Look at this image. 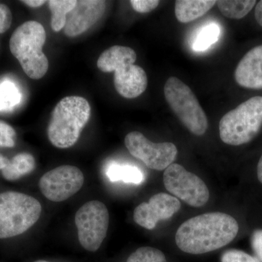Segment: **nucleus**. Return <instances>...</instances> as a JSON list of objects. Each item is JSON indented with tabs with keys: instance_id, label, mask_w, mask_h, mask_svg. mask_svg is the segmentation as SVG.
<instances>
[{
	"instance_id": "obj_29",
	"label": "nucleus",
	"mask_w": 262,
	"mask_h": 262,
	"mask_svg": "<svg viewBox=\"0 0 262 262\" xmlns=\"http://www.w3.org/2000/svg\"><path fill=\"white\" fill-rule=\"evenodd\" d=\"M14 146V139L0 136V146H3V147H13Z\"/></svg>"
},
{
	"instance_id": "obj_31",
	"label": "nucleus",
	"mask_w": 262,
	"mask_h": 262,
	"mask_svg": "<svg viewBox=\"0 0 262 262\" xmlns=\"http://www.w3.org/2000/svg\"><path fill=\"white\" fill-rule=\"evenodd\" d=\"M255 18L262 27V0L258 2L255 8Z\"/></svg>"
},
{
	"instance_id": "obj_18",
	"label": "nucleus",
	"mask_w": 262,
	"mask_h": 262,
	"mask_svg": "<svg viewBox=\"0 0 262 262\" xmlns=\"http://www.w3.org/2000/svg\"><path fill=\"white\" fill-rule=\"evenodd\" d=\"M106 175L111 182L122 181L127 184H139L144 181V174L140 169L130 165L113 163L108 167Z\"/></svg>"
},
{
	"instance_id": "obj_8",
	"label": "nucleus",
	"mask_w": 262,
	"mask_h": 262,
	"mask_svg": "<svg viewBox=\"0 0 262 262\" xmlns=\"http://www.w3.org/2000/svg\"><path fill=\"white\" fill-rule=\"evenodd\" d=\"M163 183L169 192L189 206L200 208L209 200V190L205 182L179 164H171L165 169Z\"/></svg>"
},
{
	"instance_id": "obj_33",
	"label": "nucleus",
	"mask_w": 262,
	"mask_h": 262,
	"mask_svg": "<svg viewBox=\"0 0 262 262\" xmlns=\"http://www.w3.org/2000/svg\"><path fill=\"white\" fill-rule=\"evenodd\" d=\"M257 177L258 181L262 184V155L257 165Z\"/></svg>"
},
{
	"instance_id": "obj_5",
	"label": "nucleus",
	"mask_w": 262,
	"mask_h": 262,
	"mask_svg": "<svg viewBox=\"0 0 262 262\" xmlns=\"http://www.w3.org/2000/svg\"><path fill=\"white\" fill-rule=\"evenodd\" d=\"M42 206L32 196L17 192L0 194V239L27 232L40 217Z\"/></svg>"
},
{
	"instance_id": "obj_17",
	"label": "nucleus",
	"mask_w": 262,
	"mask_h": 262,
	"mask_svg": "<svg viewBox=\"0 0 262 262\" xmlns=\"http://www.w3.org/2000/svg\"><path fill=\"white\" fill-rule=\"evenodd\" d=\"M35 168V160L29 153H20L13 157L8 166L2 170L4 178L15 181L24 175L30 173Z\"/></svg>"
},
{
	"instance_id": "obj_3",
	"label": "nucleus",
	"mask_w": 262,
	"mask_h": 262,
	"mask_svg": "<svg viewBox=\"0 0 262 262\" xmlns=\"http://www.w3.org/2000/svg\"><path fill=\"white\" fill-rule=\"evenodd\" d=\"M46 41V30L35 20L21 24L10 39V52L26 75L33 80L42 78L49 68V61L42 51Z\"/></svg>"
},
{
	"instance_id": "obj_24",
	"label": "nucleus",
	"mask_w": 262,
	"mask_h": 262,
	"mask_svg": "<svg viewBox=\"0 0 262 262\" xmlns=\"http://www.w3.org/2000/svg\"><path fill=\"white\" fill-rule=\"evenodd\" d=\"M222 262H261L257 258L239 250H229L224 253Z\"/></svg>"
},
{
	"instance_id": "obj_15",
	"label": "nucleus",
	"mask_w": 262,
	"mask_h": 262,
	"mask_svg": "<svg viewBox=\"0 0 262 262\" xmlns=\"http://www.w3.org/2000/svg\"><path fill=\"white\" fill-rule=\"evenodd\" d=\"M137 55L132 48L114 46L101 53L97 61V67L101 72L110 73L124 66L134 64Z\"/></svg>"
},
{
	"instance_id": "obj_34",
	"label": "nucleus",
	"mask_w": 262,
	"mask_h": 262,
	"mask_svg": "<svg viewBox=\"0 0 262 262\" xmlns=\"http://www.w3.org/2000/svg\"><path fill=\"white\" fill-rule=\"evenodd\" d=\"M34 262H48V261H42V260H39V261H34Z\"/></svg>"
},
{
	"instance_id": "obj_22",
	"label": "nucleus",
	"mask_w": 262,
	"mask_h": 262,
	"mask_svg": "<svg viewBox=\"0 0 262 262\" xmlns=\"http://www.w3.org/2000/svg\"><path fill=\"white\" fill-rule=\"evenodd\" d=\"M127 262H167V260L164 253L159 249L141 247L129 256Z\"/></svg>"
},
{
	"instance_id": "obj_20",
	"label": "nucleus",
	"mask_w": 262,
	"mask_h": 262,
	"mask_svg": "<svg viewBox=\"0 0 262 262\" xmlns=\"http://www.w3.org/2000/svg\"><path fill=\"white\" fill-rule=\"evenodd\" d=\"M216 5L221 13L227 18L241 19L246 16L256 5L254 0H220Z\"/></svg>"
},
{
	"instance_id": "obj_32",
	"label": "nucleus",
	"mask_w": 262,
	"mask_h": 262,
	"mask_svg": "<svg viewBox=\"0 0 262 262\" xmlns=\"http://www.w3.org/2000/svg\"><path fill=\"white\" fill-rule=\"evenodd\" d=\"M10 161V160H8V158L0 154V170H3L5 167L8 166Z\"/></svg>"
},
{
	"instance_id": "obj_12",
	"label": "nucleus",
	"mask_w": 262,
	"mask_h": 262,
	"mask_svg": "<svg viewBox=\"0 0 262 262\" xmlns=\"http://www.w3.org/2000/svg\"><path fill=\"white\" fill-rule=\"evenodd\" d=\"M106 2L80 0L67 15L63 32L69 37H77L92 27L104 14Z\"/></svg>"
},
{
	"instance_id": "obj_6",
	"label": "nucleus",
	"mask_w": 262,
	"mask_h": 262,
	"mask_svg": "<svg viewBox=\"0 0 262 262\" xmlns=\"http://www.w3.org/2000/svg\"><path fill=\"white\" fill-rule=\"evenodd\" d=\"M164 95L172 111L189 131L195 136L206 134L208 117L187 84L177 77H170L164 86Z\"/></svg>"
},
{
	"instance_id": "obj_25",
	"label": "nucleus",
	"mask_w": 262,
	"mask_h": 262,
	"mask_svg": "<svg viewBox=\"0 0 262 262\" xmlns=\"http://www.w3.org/2000/svg\"><path fill=\"white\" fill-rule=\"evenodd\" d=\"M130 3L135 11L140 13H149L158 8L160 1L157 0H131Z\"/></svg>"
},
{
	"instance_id": "obj_11",
	"label": "nucleus",
	"mask_w": 262,
	"mask_h": 262,
	"mask_svg": "<svg viewBox=\"0 0 262 262\" xmlns=\"http://www.w3.org/2000/svg\"><path fill=\"white\" fill-rule=\"evenodd\" d=\"M181 203L176 196L166 193H158L142 203L134 212V220L137 225L151 230L160 221L171 218L180 210Z\"/></svg>"
},
{
	"instance_id": "obj_23",
	"label": "nucleus",
	"mask_w": 262,
	"mask_h": 262,
	"mask_svg": "<svg viewBox=\"0 0 262 262\" xmlns=\"http://www.w3.org/2000/svg\"><path fill=\"white\" fill-rule=\"evenodd\" d=\"M18 91L13 84L3 83L0 85V108L13 106L19 100Z\"/></svg>"
},
{
	"instance_id": "obj_10",
	"label": "nucleus",
	"mask_w": 262,
	"mask_h": 262,
	"mask_svg": "<svg viewBox=\"0 0 262 262\" xmlns=\"http://www.w3.org/2000/svg\"><path fill=\"white\" fill-rule=\"evenodd\" d=\"M84 175L73 165H61L50 170L39 179V187L43 195L53 202L64 201L80 190Z\"/></svg>"
},
{
	"instance_id": "obj_28",
	"label": "nucleus",
	"mask_w": 262,
	"mask_h": 262,
	"mask_svg": "<svg viewBox=\"0 0 262 262\" xmlns=\"http://www.w3.org/2000/svg\"><path fill=\"white\" fill-rule=\"evenodd\" d=\"M0 136L5 137L13 138L14 139L16 136V133L13 127L10 126L5 122L0 121Z\"/></svg>"
},
{
	"instance_id": "obj_2",
	"label": "nucleus",
	"mask_w": 262,
	"mask_h": 262,
	"mask_svg": "<svg viewBox=\"0 0 262 262\" xmlns=\"http://www.w3.org/2000/svg\"><path fill=\"white\" fill-rule=\"evenodd\" d=\"M89 101L81 96H67L55 106L48 127L53 146L67 149L75 145L91 117Z\"/></svg>"
},
{
	"instance_id": "obj_14",
	"label": "nucleus",
	"mask_w": 262,
	"mask_h": 262,
	"mask_svg": "<svg viewBox=\"0 0 262 262\" xmlns=\"http://www.w3.org/2000/svg\"><path fill=\"white\" fill-rule=\"evenodd\" d=\"M234 79L245 89H262V45L243 57L234 72Z\"/></svg>"
},
{
	"instance_id": "obj_19",
	"label": "nucleus",
	"mask_w": 262,
	"mask_h": 262,
	"mask_svg": "<svg viewBox=\"0 0 262 262\" xmlns=\"http://www.w3.org/2000/svg\"><path fill=\"white\" fill-rule=\"evenodd\" d=\"M48 3L52 13L51 28L54 32H59L62 29H64L67 15L75 8L77 1L51 0Z\"/></svg>"
},
{
	"instance_id": "obj_4",
	"label": "nucleus",
	"mask_w": 262,
	"mask_h": 262,
	"mask_svg": "<svg viewBox=\"0 0 262 262\" xmlns=\"http://www.w3.org/2000/svg\"><path fill=\"white\" fill-rule=\"evenodd\" d=\"M261 127L262 96H254L221 119L220 138L228 145H243L252 141Z\"/></svg>"
},
{
	"instance_id": "obj_9",
	"label": "nucleus",
	"mask_w": 262,
	"mask_h": 262,
	"mask_svg": "<svg viewBox=\"0 0 262 262\" xmlns=\"http://www.w3.org/2000/svg\"><path fill=\"white\" fill-rule=\"evenodd\" d=\"M125 144L133 156L153 170H165L173 164L178 154L173 143H153L138 131H133L125 136Z\"/></svg>"
},
{
	"instance_id": "obj_30",
	"label": "nucleus",
	"mask_w": 262,
	"mask_h": 262,
	"mask_svg": "<svg viewBox=\"0 0 262 262\" xmlns=\"http://www.w3.org/2000/svg\"><path fill=\"white\" fill-rule=\"evenodd\" d=\"M21 3L30 8H36L42 6L48 2L45 1V0H24V1H21Z\"/></svg>"
},
{
	"instance_id": "obj_26",
	"label": "nucleus",
	"mask_w": 262,
	"mask_h": 262,
	"mask_svg": "<svg viewBox=\"0 0 262 262\" xmlns=\"http://www.w3.org/2000/svg\"><path fill=\"white\" fill-rule=\"evenodd\" d=\"M13 15L10 8L5 4H0V34L6 32L10 29Z\"/></svg>"
},
{
	"instance_id": "obj_27",
	"label": "nucleus",
	"mask_w": 262,
	"mask_h": 262,
	"mask_svg": "<svg viewBox=\"0 0 262 262\" xmlns=\"http://www.w3.org/2000/svg\"><path fill=\"white\" fill-rule=\"evenodd\" d=\"M251 246L257 258L262 262V230L254 231L251 236Z\"/></svg>"
},
{
	"instance_id": "obj_21",
	"label": "nucleus",
	"mask_w": 262,
	"mask_h": 262,
	"mask_svg": "<svg viewBox=\"0 0 262 262\" xmlns=\"http://www.w3.org/2000/svg\"><path fill=\"white\" fill-rule=\"evenodd\" d=\"M220 34L221 29L217 24H210L202 27L193 41V49L199 52L206 51L217 42Z\"/></svg>"
},
{
	"instance_id": "obj_13",
	"label": "nucleus",
	"mask_w": 262,
	"mask_h": 262,
	"mask_svg": "<svg viewBox=\"0 0 262 262\" xmlns=\"http://www.w3.org/2000/svg\"><path fill=\"white\" fill-rule=\"evenodd\" d=\"M114 84L117 92L122 97L129 99L137 98L147 88V75L139 66H124L115 71Z\"/></svg>"
},
{
	"instance_id": "obj_16",
	"label": "nucleus",
	"mask_w": 262,
	"mask_h": 262,
	"mask_svg": "<svg viewBox=\"0 0 262 262\" xmlns=\"http://www.w3.org/2000/svg\"><path fill=\"white\" fill-rule=\"evenodd\" d=\"M215 4L214 0H177L176 17L181 23H189L206 14Z\"/></svg>"
},
{
	"instance_id": "obj_7",
	"label": "nucleus",
	"mask_w": 262,
	"mask_h": 262,
	"mask_svg": "<svg viewBox=\"0 0 262 262\" xmlns=\"http://www.w3.org/2000/svg\"><path fill=\"white\" fill-rule=\"evenodd\" d=\"M108 224L110 214L102 202L93 201L84 203L75 215L81 246L91 252L97 251L107 234Z\"/></svg>"
},
{
	"instance_id": "obj_1",
	"label": "nucleus",
	"mask_w": 262,
	"mask_h": 262,
	"mask_svg": "<svg viewBox=\"0 0 262 262\" xmlns=\"http://www.w3.org/2000/svg\"><path fill=\"white\" fill-rule=\"evenodd\" d=\"M238 231V223L230 215L221 212L203 213L180 225L176 244L184 252L203 254L225 247L235 238Z\"/></svg>"
}]
</instances>
